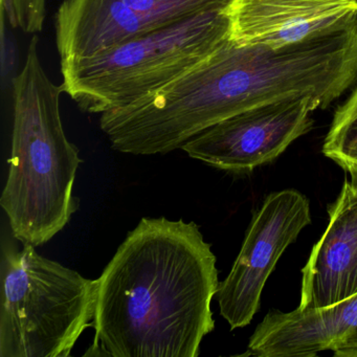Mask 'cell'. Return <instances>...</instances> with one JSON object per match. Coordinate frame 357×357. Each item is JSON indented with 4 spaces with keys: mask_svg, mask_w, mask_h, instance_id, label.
Here are the masks:
<instances>
[{
    "mask_svg": "<svg viewBox=\"0 0 357 357\" xmlns=\"http://www.w3.org/2000/svg\"><path fill=\"white\" fill-rule=\"evenodd\" d=\"M97 283L86 355L197 357L214 330L216 257L193 221L142 219Z\"/></svg>",
    "mask_w": 357,
    "mask_h": 357,
    "instance_id": "obj_1",
    "label": "cell"
},
{
    "mask_svg": "<svg viewBox=\"0 0 357 357\" xmlns=\"http://www.w3.org/2000/svg\"><path fill=\"white\" fill-rule=\"evenodd\" d=\"M357 81V20L350 26L273 49L227 39L189 72L158 89L154 116L178 145L244 110L309 96L329 107Z\"/></svg>",
    "mask_w": 357,
    "mask_h": 357,
    "instance_id": "obj_2",
    "label": "cell"
},
{
    "mask_svg": "<svg viewBox=\"0 0 357 357\" xmlns=\"http://www.w3.org/2000/svg\"><path fill=\"white\" fill-rule=\"evenodd\" d=\"M62 93L47 76L34 37L13 79L11 156L0 206L13 237L36 248L61 231L78 208L73 190L83 160L64 131Z\"/></svg>",
    "mask_w": 357,
    "mask_h": 357,
    "instance_id": "obj_3",
    "label": "cell"
},
{
    "mask_svg": "<svg viewBox=\"0 0 357 357\" xmlns=\"http://www.w3.org/2000/svg\"><path fill=\"white\" fill-rule=\"evenodd\" d=\"M97 280L41 256L36 246L3 240L0 357H68L93 326Z\"/></svg>",
    "mask_w": 357,
    "mask_h": 357,
    "instance_id": "obj_4",
    "label": "cell"
},
{
    "mask_svg": "<svg viewBox=\"0 0 357 357\" xmlns=\"http://www.w3.org/2000/svg\"><path fill=\"white\" fill-rule=\"evenodd\" d=\"M227 39L223 10L202 13L61 64L62 91L89 114L123 109L189 72Z\"/></svg>",
    "mask_w": 357,
    "mask_h": 357,
    "instance_id": "obj_5",
    "label": "cell"
},
{
    "mask_svg": "<svg viewBox=\"0 0 357 357\" xmlns=\"http://www.w3.org/2000/svg\"><path fill=\"white\" fill-rule=\"evenodd\" d=\"M229 0H63L56 14L61 64L93 57L194 16L221 11Z\"/></svg>",
    "mask_w": 357,
    "mask_h": 357,
    "instance_id": "obj_6",
    "label": "cell"
},
{
    "mask_svg": "<svg viewBox=\"0 0 357 357\" xmlns=\"http://www.w3.org/2000/svg\"><path fill=\"white\" fill-rule=\"evenodd\" d=\"M321 104L309 96L257 106L213 125L181 149L194 160L243 172L275 160L312 129L311 112Z\"/></svg>",
    "mask_w": 357,
    "mask_h": 357,
    "instance_id": "obj_7",
    "label": "cell"
},
{
    "mask_svg": "<svg viewBox=\"0 0 357 357\" xmlns=\"http://www.w3.org/2000/svg\"><path fill=\"white\" fill-rule=\"evenodd\" d=\"M311 222L306 196L296 190L271 194L252 222L217 300L231 329L245 327L260 307L261 294L284 250Z\"/></svg>",
    "mask_w": 357,
    "mask_h": 357,
    "instance_id": "obj_8",
    "label": "cell"
},
{
    "mask_svg": "<svg viewBox=\"0 0 357 357\" xmlns=\"http://www.w3.org/2000/svg\"><path fill=\"white\" fill-rule=\"evenodd\" d=\"M223 13L231 43L280 49L350 26L357 0H229Z\"/></svg>",
    "mask_w": 357,
    "mask_h": 357,
    "instance_id": "obj_9",
    "label": "cell"
},
{
    "mask_svg": "<svg viewBox=\"0 0 357 357\" xmlns=\"http://www.w3.org/2000/svg\"><path fill=\"white\" fill-rule=\"evenodd\" d=\"M328 350L338 357H357V294L327 308L269 311L243 355L308 357Z\"/></svg>",
    "mask_w": 357,
    "mask_h": 357,
    "instance_id": "obj_10",
    "label": "cell"
},
{
    "mask_svg": "<svg viewBox=\"0 0 357 357\" xmlns=\"http://www.w3.org/2000/svg\"><path fill=\"white\" fill-rule=\"evenodd\" d=\"M302 273V308H327L357 294V188L348 181Z\"/></svg>",
    "mask_w": 357,
    "mask_h": 357,
    "instance_id": "obj_11",
    "label": "cell"
},
{
    "mask_svg": "<svg viewBox=\"0 0 357 357\" xmlns=\"http://www.w3.org/2000/svg\"><path fill=\"white\" fill-rule=\"evenodd\" d=\"M323 153L349 173L351 185L357 188V85L336 108Z\"/></svg>",
    "mask_w": 357,
    "mask_h": 357,
    "instance_id": "obj_12",
    "label": "cell"
},
{
    "mask_svg": "<svg viewBox=\"0 0 357 357\" xmlns=\"http://www.w3.org/2000/svg\"><path fill=\"white\" fill-rule=\"evenodd\" d=\"M3 11L13 28L26 34L41 32L45 20V0H1Z\"/></svg>",
    "mask_w": 357,
    "mask_h": 357,
    "instance_id": "obj_13",
    "label": "cell"
}]
</instances>
